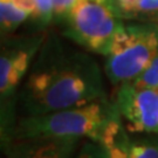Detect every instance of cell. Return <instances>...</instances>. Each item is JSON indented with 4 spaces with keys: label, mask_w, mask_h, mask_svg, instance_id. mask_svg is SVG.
<instances>
[{
    "label": "cell",
    "mask_w": 158,
    "mask_h": 158,
    "mask_svg": "<svg viewBox=\"0 0 158 158\" xmlns=\"http://www.w3.org/2000/svg\"><path fill=\"white\" fill-rule=\"evenodd\" d=\"M115 104L128 119L130 132L158 134V89L135 88L131 82L119 85Z\"/></svg>",
    "instance_id": "5b68a950"
},
{
    "label": "cell",
    "mask_w": 158,
    "mask_h": 158,
    "mask_svg": "<svg viewBox=\"0 0 158 158\" xmlns=\"http://www.w3.org/2000/svg\"><path fill=\"white\" fill-rule=\"evenodd\" d=\"M80 137H36L2 145L7 158H73Z\"/></svg>",
    "instance_id": "8992f818"
},
{
    "label": "cell",
    "mask_w": 158,
    "mask_h": 158,
    "mask_svg": "<svg viewBox=\"0 0 158 158\" xmlns=\"http://www.w3.org/2000/svg\"><path fill=\"white\" fill-rule=\"evenodd\" d=\"M13 2L15 4L18 8H20L21 11L28 13L29 17L35 19L36 17V4L35 0H13Z\"/></svg>",
    "instance_id": "9a60e30c"
},
{
    "label": "cell",
    "mask_w": 158,
    "mask_h": 158,
    "mask_svg": "<svg viewBox=\"0 0 158 158\" xmlns=\"http://www.w3.org/2000/svg\"><path fill=\"white\" fill-rule=\"evenodd\" d=\"M106 100L97 63L85 54L63 51L48 41L19 95L23 116L85 107Z\"/></svg>",
    "instance_id": "6da1fadb"
},
{
    "label": "cell",
    "mask_w": 158,
    "mask_h": 158,
    "mask_svg": "<svg viewBox=\"0 0 158 158\" xmlns=\"http://www.w3.org/2000/svg\"><path fill=\"white\" fill-rule=\"evenodd\" d=\"M129 158H158V134L131 141Z\"/></svg>",
    "instance_id": "30bf717a"
},
{
    "label": "cell",
    "mask_w": 158,
    "mask_h": 158,
    "mask_svg": "<svg viewBox=\"0 0 158 158\" xmlns=\"http://www.w3.org/2000/svg\"><path fill=\"white\" fill-rule=\"evenodd\" d=\"M119 18L158 21V0H111Z\"/></svg>",
    "instance_id": "ba28073f"
},
{
    "label": "cell",
    "mask_w": 158,
    "mask_h": 158,
    "mask_svg": "<svg viewBox=\"0 0 158 158\" xmlns=\"http://www.w3.org/2000/svg\"><path fill=\"white\" fill-rule=\"evenodd\" d=\"M29 14L18 8L13 0H0V20L1 31L12 32L20 23L28 19Z\"/></svg>",
    "instance_id": "9c48e42d"
},
{
    "label": "cell",
    "mask_w": 158,
    "mask_h": 158,
    "mask_svg": "<svg viewBox=\"0 0 158 158\" xmlns=\"http://www.w3.org/2000/svg\"><path fill=\"white\" fill-rule=\"evenodd\" d=\"M76 158H109V155L98 142L90 139L82 142Z\"/></svg>",
    "instance_id": "7c38bea8"
},
{
    "label": "cell",
    "mask_w": 158,
    "mask_h": 158,
    "mask_svg": "<svg viewBox=\"0 0 158 158\" xmlns=\"http://www.w3.org/2000/svg\"><path fill=\"white\" fill-rule=\"evenodd\" d=\"M117 110L115 103L106 100L42 115H28L18 121L8 142L36 137H88L98 142L102 129Z\"/></svg>",
    "instance_id": "7a4b0ae2"
},
{
    "label": "cell",
    "mask_w": 158,
    "mask_h": 158,
    "mask_svg": "<svg viewBox=\"0 0 158 158\" xmlns=\"http://www.w3.org/2000/svg\"><path fill=\"white\" fill-rule=\"evenodd\" d=\"M76 1L77 0H53L54 19H56L57 21H63Z\"/></svg>",
    "instance_id": "5bb4252c"
},
{
    "label": "cell",
    "mask_w": 158,
    "mask_h": 158,
    "mask_svg": "<svg viewBox=\"0 0 158 158\" xmlns=\"http://www.w3.org/2000/svg\"><path fill=\"white\" fill-rule=\"evenodd\" d=\"M131 83L135 88H139V89L142 88H157L158 89V53L151 64Z\"/></svg>",
    "instance_id": "8fae6325"
},
{
    "label": "cell",
    "mask_w": 158,
    "mask_h": 158,
    "mask_svg": "<svg viewBox=\"0 0 158 158\" xmlns=\"http://www.w3.org/2000/svg\"><path fill=\"white\" fill-rule=\"evenodd\" d=\"M36 4V20L40 25H47L54 18V8H53V0H35Z\"/></svg>",
    "instance_id": "4fadbf2b"
},
{
    "label": "cell",
    "mask_w": 158,
    "mask_h": 158,
    "mask_svg": "<svg viewBox=\"0 0 158 158\" xmlns=\"http://www.w3.org/2000/svg\"><path fill=\"white\" fill-rule=\"evenodd\" d=\"M41 42V38L33 39L26 45H19L13 49L2 51L0 57V91L2 102L12 97L20 80L28 69L34 52Z\"/></svg>",
    "instance_id": "52a82bcc"
},
{
    "label": "cell",
    "mask_w": 158,
    "mask_h": 158,
    "mask_svg": "<svg viewBox=\"0 0 158 158\" xmlns=\"http://www.w3.org/2000/svg\"><path fill=\"white\" fill-rule=\"evenodd\" d=\"M158 53V25L123 23L114 35L106 61L111 85L132 82L147 69Z\"/></svg>",
    "instance_id": "3957f363"
},
{
    "label": "cell",
    "mask_w": 158,
    "mask_h": 158,
    "mask_svg": "<svg viewBox=\"0 0 158 158\" xmlns=\"http://www.w3.org/2000/svg\"><path fill=\"white\" fill-rule=\"evenodd\" d=\"M64 34L88 51L107 55L122 25L111 0H77L64 18Z\"/></svg>",
    "instance_id": "277c9868"
}]
</instances>
